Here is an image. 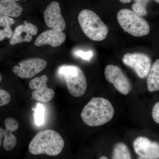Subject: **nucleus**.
Masks as SVG:
<instances>
[{
  "instance_id": "obj_1",
  "label": "nucleus",
  "mask_w": 159,
  "mask_h": 159,
  "mask_svg": "<svg viewBox=\"0 0 159 159\" xmlns=\"http://www.w3.org/2000/svg\"><path fill=\"white\" fill-rule=\"evenodd\" d=\"M114 114L113 107L108 99L93 97L85 106L80 116L87 125L95 127L109 122L113 117Z\"/></svg>"
},
{
  "instance_id": "obj_2",
  "label": "nucleus",
  "mask_w": 159,
  "mask_h": 159,
  "mask_svg": "<svg viewBox=\"0 0 159 159\" xmlns=\"http://www.w3.org/2000/svg\"><path fill=\"white\" fill-rule=\"evenodd\" d=\"M64 145V140L58 133L47 129L39 132L33 137L29 143V149L33 155L55 157L61 153Z\"/></svg>"
},
{
  "instance_id": "obj_3",
  "label": "nucleus",
  "mask_w": 159,
  "mask_h": 159,
  "mask_svg": "<svg viewBox=\"0 0 159 159\" xmlns=\"http://www.w3.org/2000/svg\"><path fill=\"white\" fill-rule=\"evenodd\" d=\"M78 19L83 31L90 39L101 41L107 37L108 27L93 11L82 10L78 15Z\"/></svg>"
},
{
  "instance_id": "obj_4",
  "label": "nucleus",
  "mask_w": 159,
  "mask_h": 159,
  "mask_svg": "<svg viewBox=\"0 0 159 159\" xmlns=\"http://www.w3.org/2000/svg\"><path fill=\"white\" fill-rule=\"evenodd\" d=\"M57 73L63 77L69 93L75 97L82 96L86 90L87 82L85 75L79 67L75 65L60 66Z\"/></svg>"
},
{
  "instance_id": "obj_5",
  "label": "nucleus",
  "mask_w": 159,
  "mask_h": 159,
  "mask_svg": "<svg viewBox=\"0 0 159 159\" xmlns=\"http://www.w3.org/2000/svg\"><path fill=\"white\" fill-rule=\"evenodd\" d=\"M117 19L121 28L135 37L145 36L150 32L148 22L130 9H121L117 14Z\"/></svg>"
},
{
  "instance_id": "obj_6",
  "label": "nucleus",
  "mask_w": 159,
  "mask_h": 159,
  "mask_svg": "<svg viewBox=\"0 0 159 159\" xmlns=\"http://www.w3.org/2000/svg\"><path fill=\"white\" fill-rule=\"evenodd\" d=\"M48 63L45 60L38 57L21 61L12 68L13 73L21 78L29 79L40 73L47 67Z\"/></svg>"
},
{
  "instance_id": "obj_7",
  "label": "nucleus",
  "mask_w": 159,
  "mask_h": 159,
  "mask_svg": "<svg viewBox=\"0 0 159 159\" xmlns=\"http://www.w3.org/2000/svg\"><path fill=\"white\" fill-rule=\"evenodd\" d=\"M124 64L133 69L140 78H145L151 68L150 57L143 53H127L122 58Z\"/></svg>"
},
{
  "instance_id": "obj_8",
  "label": "nucleus",
  "mask_w": 159,
  "mask_h": 159,
  "mask_svg": "<svg viewBox=\"0 0 159 159\" xmlns=\"http://www.w3.org/2000/svg\"><path fill=\"white\" fill-rule=\"evenodd\" d=\"M104 74L107 80L113 84L119 93L126 95L130 92L131 84L120 67L109 65L105 68Z\"/></svg>"
},
{
  "instance_id": "obj_9",
  "label": "nucleus",
  "mask_w": 159,
  "mask_h": 159,
  "mask_svg": "<svg viewBox=\"0 0 159 159\" xmlns=\"http://www.w3.org/2000/svg\"><path fill=\"white\" fill-rule=\"evenodd\" d=\"M48 77L46 75L34 78L29 83V87L33 90L31 98L41 102H47L54 98L55 93L47 86Z\"/></svg>"
},
{
  "instance_id": "obj_10",
  "label": "nucleus",
  "mask_w": 159,
  "mask_h": 159,
  "mask_svg": "<svg viewBox=\"0 0 159 159\" xmlns=\"http://www.w3.org/2000/svg\"><path fill=\"white\" fill-rule=\"evenodd\" d=\"M44 19L48 27L55 31H62L65 29V20L61 15L59 4L56 1L47 7L44 12Z\"/></svg>"
},
{
  "instance_id": "obj_11",
  "label": "nucleus",
  "mask_w": 159,
  "mask_h": 159,
  "mask_svg": "<svg viewBox=\"0 0 159 159\" xmlns=\"http://www.w3.org/2000/svg\"><path fill=\"white\" fill-rule=\"evenodd\" d=\"M134 149L140 157L145 159H158L159 145L157 142H152L147 138L139 137L133 143Z\"/></svg>"
},
{
  "instance_id": "obj_12",
  "label": "nucleus",
  "mask_w": 159,
  "mask_h": 159,
  "mask_svg": "<svg viewBox=\"0 0 159 159\" xmlns=\"http://www.w3.org/2000/svg\"><path fill=\"white\" fill-rule=\"evenodd\" d=\"M4 123L6 129L0 127V147L4 138L3 148L7 151H10L15 147L17 144L16 137L12 133L18 129L19 123L15 119L10 117L6 118Z\"/></svg>"
},
{
  "instance_id": "obj_13",
  "label": "nucleus",
  "mask_w": 159,
  "mask_h": 159,
  "mask_svg": "<svg viewBox=\"0 0 159 159\" xmlns=\"http://www.w3.org/2000/svg\"><path fill=\"white\" fill-rule=\"evenodd\" d=\"M38 29L36 26L31 23L25 22L16 27L9 41L11 45L24 42H30L32 36L37 34Z\"/></svg>"
},
{
  "instance_id": "obj_14",
  "label": "nucleus",
  "mask_w": 159,
  "mask_h": 159,
  "mask_svg": "<svg viewBox=\"0 0 159 159\" xmlns=\"http://www.w3.org/2000/svg\"><path fill=\"white\" fill-rule=\"evenodd\" d=\"M66 39V34L63 31H55L52 29L41 33L36 38L34 44L37 47L49 45L53 48H56L62 44Z\"/></svg>"
},
{
  "instance_id": "obj_15",
  "label": "nucleus",
  "mask_w": 159,
  "mask_h": 159,
  "mask_svg": "<svg viewBox=\"0 0 159 159\" xmlns=\"http://www.w3.org/2000/svg\"><path fill=\"white\" fill-rule=\"evenodd\" d=\"M23 8L16 2L9 0H0V15L17 17L21 15Z\"/></svg>"
},
{
  "instance_id": "obj_16",
  "label": "nucleus",
  "mask_w": 159,
  "mask_h": 159,
  "mask_svg": "<svg viewBox=\"0 0 159 159\" xmlns=\"http://www.w3.org/2000/svg\"><path fill=\"white\" fill-rule=\"evenodd\" d=\"M147 87L150 92L159 90V60L157 59L151 68L147 78Z\"/></svg>"
},
{
  "instance_id": "obj_17",
  "label": "nucleus",
  "mask_w": 159,
  "mask_h": 159,
  "mask_svg": "<svg viewBox=\"0 0 159 159\" xmlns=\"http://www.w3.org/2000/svg\"><path fill=\"white\" fill-rule=\"evenodd\" d=\"M112 159H131L130 151L127 145L122 142L117 143L113 150Z\"/></svg>"
},
{
  "instance_id": "obj_18",
  "label": "nucleus",
  "mask_w": 159,
  "mask_h": 159,
  "mask_svg": "<svg viewBox=\"0 0 159 159\" xmlns=\"http://www.w3.org/2000/svg\"><path fill=\"white\" fill-rule=\"evenodd\" d=\"M135 3L132 5L133 11L140 16H145L147 14L146 6L150 0H134Z\"/></svg>"
},
{
  "instance_id": "obj_19",
  "label": "nucleus",
  "mask_w": 159,
  "mask_h": 159,
  "mask_svg": "<svg viewBox=\"0 0 159 159\" xmlns=\"http://www.w3.org/2000/svg\"><path fill=\"white\" fill-rule=\"evenodd\" d=\"M34 111V118L35 124L38 126L43 125L44 119L45 108L41 103H38L35 108H33Z\"/></svg>"
},
{
  "instance_id": "obj_20",
  "label": "nucleus",
  "mask_w": 159,
  "mask_h": 159,
  "mask_svg": "<svg viewBox=\"0 0 159 159\" xmlns=\"http://www.w3.org/2000/svg\"><path fill=\"white\" fill-rule=\"evenodd\" d=\"M2 79V74H0V83ZM10 94L7 91L0 88V107L7 105L11 100Z\"/></svg>"
},
{
  "instance_id": "obj_21",
  "label": "nucleus",
  "mask_w": 159,
  "mask_h": 159,
  "mask_svg": "<svg viewBox=\"0 0 159 159\" xmlns=\"http://www.w3.org/2000/svg\"><path fill=\"white\" fill-rule=\"evenodd\" d=\"M74 54L75 56L80 57L82 59L87 61H90L94 55L93 51H84L81 50H75L74 52Z\"/></svg>"
},
{
  "instance_id": "obj_22",
  "label": "nucleus",
  "mask_w": 159,
  "mask_h": 159,
  "mask_svg": "<svg viewBox=\"0 0 159 159\" xmlns=\"http://www.w3.org/2000/svg\"><path fill=\"white\" fill-rule=\"evenodd\" d=\"M16 21L12 18L6 16L0 15V26L4 28L11 27L15 24Z\"/></svg>"
},
{
  "instance_id": "obj_23",
  "label": "nucleus",
  "mask_w": 159,
  "mask_h": 159,
  "mask_svg": "<svg viewBox=\"0 0 159 159\" xmlns=\"http://www.w3.org/2000/svg\"><path fill=\"white\" fill-rule=\"evenodd\" d=\"M13 33V31L11 27H7L0 30V41L3 40L6 38H11Z\"/></svg>"
},
{
  "instance_id": "obj_24",
  "label": "nucleus",
  "mask_w": 159,
  "mask_h": 159,
  "mask_svg": "<svg viewBox=\"0 0 159 159\" xmlns=\"http://www.w3.org/2000/svg\"><path fill=\"white\" fill-rule=\"evenodd\" d=\"M152 117L156 123H159V102H157L153 107L152 110Z\"/></svg>"
},
{
  "instance_id": "obj_25",
  "label": "nucleus",
  "mask_w": 159,
  "mask_h": 159,
  "mask_svg": "<svg viewBox=\"0 0 159 159\" xmlns=\"http://www.w3.org/2000/svg\"><path fill=\"white\" fill-rule=\"evenodd\" d=\"M132 0H120V2L123 4H126V3H129Z\"/></svg>"
},
{
  "instance_id": "obj_26",
  "label": "nucleus",
  "mask_w": 159,
  "mask_h": 159,
  "mask_svg": "<svg viewBox=\"0 0 159 159\" xmlns=\"http://www.w3.org/2000/svg\"><path fill=\"white\" fill-rule=\"evenodd\" d=\"M99 159H108L107 158V157H106L102 156L101 157H100L99 158Z\"/></svg>"
},
{
  "instance_id": "obj_27",
  "label": "nucleus",
  "mask_w": 159,
  "mask_h": 159,
  "mask_svg": "<svg viewBox=\"0 0 159 159\" xmlns=\"http://www.w3.org/2000/svg\"><path fill=\"white\" fill-rule=\"evenodd\" d=\"M9 1H12V2H16L19 1L20 0H9Z\"/></svg>"
},
{
  "instance_id": "obj_28",
  "label": "nucleus",
  "mask_w": 159,
  "mask_h": 159,
  "mask_svg": "<svg viewBox=\"0 0 159 159\" xmlns=\"http://www.w3.org/2000/svg\"><path fill=\"white\" fill-rule=\"evenodd\" d=\"M158 4H159V0H154Z\"/></svg>"
},
{
  "instance_id": "obj_29",
  "label": "nucleus",
  "mask_w": 159,
  "mask_h": 159,
  "mask_svg": "<svg viewBox=\"0 0 159 159\" xmlns=\"http://www.w3.org/2000/svg\"><path fill=\"white\" fill-rule=\"evenodd\" d=\"M139 159H145L142 158V157H140V158H139Z\"/></svg>"
}]
</instances>
